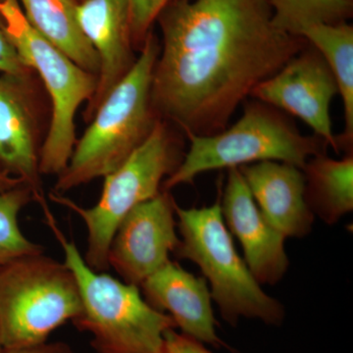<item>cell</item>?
I'll use <instances>...</instances> for the list:
<instances>
[{"instance_id": "obj_2", "label": "cell", "mask_w": 353, "mask_h": 353, "mask_svg": "<svg viewBox=\"0 0 353 353\" xmlns=\"http://www.w3.org/2000/svg\"><path fill=\"white\" fill-rule=\"evenodd\" d=\"M160 46L150 32L132 68L104 97L77 141L53 192L63 194L112 173L150 136L159 119L152 104L153 70Z\"/></svg>"}, {"instance_id": "obj_11", "label": "cell", "mask_w": 353, "mask_h": 353, "mask_svg": "<svg viewBox=\"0 0 353 353\" xmlns=\"http://www.w3.org/2000/svg\"><path fill=\"white\" fill-rule=\"evenodd\" d=\"M220 206L227 229L240 241L255 280L260 285L280 282L290 265L285 238L260 212L240 169H229Z\"/></svg>"}, {"instance_id": "obj_9", "label": "cell", "mask_w": 353, "mask_h": 353, "mask_svg": "<svg viewBox=\"0 0 353 353\" xmlns=\"http://www.w3.org/2000/svg\"><path fill=\"white\" fill-rule=\"evenodd\" d=\"M338 94L333 72L308 43L275 75L257 85L250 95L255 101L299 117L339 152L340 145L330 116V105Z\"/></svg>"}, {"instance_id": "obj_4", "label": "cell", "mask_w": 353, "mask_h": 353, "mask_svg": "<svg viewBox=\"0 0 353 353\" xmlns=\"http://www.w3.org/2000/svg\"><path fill=\"white\" fill-rule=\"evenodd\" d=\"M190 148L183 161L164 181L162 190L192 183L202 173L223 168H239L261 161L294 165L303 170L327 145L317 137L303 136L277 108L254 101L245 104L240 120L210 136L187 134Z\"/></svg>"}, {"instance_id": "obj_3", "label": "cell", "mask_w": 353, "mask_h": 353, "mask_svg": "<svg viewBox=\"0 0 353 353\" xmlns=\"http://www.w3.org/2000/svg\"><path fill=\"white\" fill-rule=\"evenodd\" d=\"M46 220L80 290L82 311L72 323L79 331L92 334L95 352L163 353L165 333L176 328L173 318L150 305L138 285L90 268L76 243L60 231L53 215Z\"/></svg>"}, {"instance_id": "obj_10", "label": "cell", "mask_w": 353, "mask_h": 353, "mask_svg": "<svg viewBox=\"0 0 353 353\" xmlns=\"http://www.w3.org/2000/svg\"><path fill=\"white\" fill-rule=\"evenodd\" d=\"M175 204L168 190L139 204L121 221L108 250V266L128 284L138 285L170 261L181 240Z\"/></svg>"}, {"instance_id": "obj_20", "label": "cell", "mask_w": 353, "mask_h": 353, "mask_svg": "<svg viewBox=\"0 0 353 353\" xmlns=\"http://www.w3.org/2000/svg\"><path fill=\"white\" fill-rule=\"evenodd\" d=\"M274 22L297 37L305 26L345 22L352 12V0H268Z\"/></svg>"}, {"instance_id": "obj_8", "label": "cell", "mask_w": 353, "mask_h": 353, "mask_svg": "<svg viewBox=\"0 0 353 353\" xmlns=\"http://www.w3.org/2000/svg\"><path fill=\"white\" fill-rule=\"evenodd\" d=\"M0 16L23 61L39 74L50 94L52 113L41 145L39 171L41 175L58 176L77 143V111L83 102L92 101L97 77L43 39L28 22L18 0H0Z\"/></svg>"}, {"instance_id": "obj_22", "label": "cell", "mask_w": 353, "mask_h": 353, "mask_svg": "<svg viewBox=\"0 0 353 353\" xmlns=\"http://www.w3.org/2000/svg\"><path fill=\"white\" fill-rule=\"evenodd\" d=\"M32 72L23 61L4 26L0 25V74L17 78H31Z\"/></svg>"}, {"instance_id": "obj_7", "label": "cell", "mask_w": 353, "mask_h": 353, "mask_svg": "<svg viewBox=\"0 0 353 353\" xmlns=\"http://www.w3.org/2000/svg\"><path fill=\"white\" fill-rule=\"evenodd\" d=\"M82 311L80 290L64 262L27 255L0 269V340L3 350L41 345Z\"/></svg>"}, {"instance_id": "obj_21", "label": "cell", "mask_w": 353, "mask_h": 353, "mask_svg": "<svg viewBox=\"0 0 353 353\" xmlns=\"http://www.w3.org/2000/svg\"><path fill=\"white\" fill-rule=\"evenodd\" d=\"M172 1L174 0H129L130 28L134 43L143 46L152 23Z\"/></svg>"}, {"instance_id": "obj_24", "label": "cell", "mask_w": 353, "mask_h": 353, "mask_svg": "<svg viewBox=\"0 0 353 353\" xmlns=\"http://www.w3.org/2000/svg\"><path fill=\"white\" fill-rule=\"evenodd\" d=\"M1 353H75L67 343H51L48 341L41 345H32V347L11 348L3 350Z\"/></svg>"}, {"instance_id": "obj_14", "label": "cell", "mask_w": 353, "mask_h": 353, "mask_svg": "<svg viewBox=\"0 0 353 353\" xmlns=\"http://www.w3.org/2000/svg\"><path fill=\"white\" fill-rule=\"evenodd\" d=\"M139 289L148 303L170 315L183 334L214 347H226L216 331L212 296L205 278L196 277L170 260L145 279Z\"/></svg>"}, {"instance_id": "obj_15", "label": "cell", "mask_w": 353, "mask_h": 353, "mask_svg": "<svg viewBox=\"0 0 353 353\" xmlns=\"http://www.w3.org/2000/svg\"><path fill=\"white\" fill-rule=\"evenodd\" d=\"M265 219L285 238H303L314 222L305 199L301 169L277 161L239 167Z\"/></svg>"}, {"instance_id": "obj_16", "label": "cell", "mask_w": 353, "mask_h": 353, "mask_svg": "<svg viewBox=\"0 0 353 353\" xmlns=\"http://www.w3.org/2000/svg\"><path fill=\"white\" fill-rule=\"evenodd\" d=\"M30 25L88 73L99 76V57L77 19L76 0H19Z\"/></svg>"}, {"instance_id": "obj_19", "label": "cell", "mask_w": 353, "mask_h": 353, "mask_svg": "<svg viewBox=\"0 0 353 353\" xmlns=\"http://www.w3.org/2000/svg\"><path fill=\"white\" fill-rule=\"evenodd\" d=\"M34 201L32 190L21 185L0 192V269L14 260L44 252V248L30 241L21 231L19 214Z\"/></svg>"}, {"instance_id": "obj_12", "label": "cell", "mask_w": 353, "mask_h": 353, "mask_svg": "<svg viewBox=\"0 0 353 353\" xmlns=\"http://www.w3.org/2000/svg\"><path fill=\"white\" fill-rule=\"evenodd\" d=\"M28 81L29 78L0 74V173L28 185L44 212L50 208L41 183V145Z\"/></svg>"}, {"instance_id": "obj_25", "label": "cell", "mask_w": 353, "mask_h": 353, "mask_svg": "<svg viewBox=\"0 0 353 353\" xmlns=\"http://www.w3.org/2000/svg\"><path fill=\"white\" fill-rule=\"evenodd\" d=\"M25 185L19 179L12 178L0 173V192L13 189L18 185Z\"/></svg>"}, {"instance_id": "obj_6", "label": "cell", "mask_w": 353, "mask_h": 353, "mask_svg": "<svg viewBox=\"0 0 353 353\" xmlns=\"http://www.w3.org/2000/svg\"><path fill=\"white\" fill-rule=\"evenodd\" d=\"M182 148L166 123L158 119L148 138L112 173L104 176L95 205L81 208L63 194L50 199L82 218L88 232L85 263L97 272L109 269L108 250L121 221L139 204L153 199L183 161Z\"/></svg>"}, {"instance_id": "obj_17", "label": "cell", "mask_w": 353, "mask_h": 353, "mask_svg": "<svg viewBox=\"0 0 353 353\" xmlns=\"http://www.w3.org/2000/svg\"><path fill=\"white\" fill-rule=\"evenodd\" d=\"M305 199L313 215L333 225L353 209L352 153L343 159H332L324 153L304 165Z\"/></svg>"}, {"instance_id": "obj_23", "label": "cell", "mask_w": 353, "mask_h": 353, "mask_svg": "<svg viewBox=\"0 0 353 353\" xmlns=\"http://www.w3.org/2000/svg\"><path fill=\"white\" fill-rule=\"evenodd\" d=\"M163 353H212L203 343L187 334L169 330L164 334Z\"/></svg>"}, {"instance_id": "obj_5", "label": "cell", "mask_w": 353, "mask_h": 353, "mask_svg": "<svg viewBox=\"0 0 353 353\" xmlns=\"http://www.w3.org/2000/svg\"><path fill=\"white\" fill-rule=\"evenodd\" d=\"M175 213L181 234L175 254L199 267L223 319L231 326H236L240 318L282 324L284 306L261 289L239 255L223 219L219 199L202 208H182L176 203Z\"/></svg>"}, {"instance_id": "obj_1", "label": "cell", "mask_w": 353, "mask_h": 353, "mask_svg": "<svg viewBox=\"0 0 353 353\" xmlns=\"http://www.w3.org/2000/svg\"><path fill=\"white\" fill-rule=\"evenodd\" d=\"M159 17L152 108L187 134L224 131L254 88L308 44L275 24L268 0H174Z\"/></svg>"}, {"instance_id": "obj_26", "label": "cell", "mask_w": 353, "mask_h": 353, "mask_svg": "<svg viewBox=\"0 0 353 353\" xmlns=\"http://www.w3.org/2000/svg\"><path fill=\"white\" fill-rule=\"evenodd\" d=\"M3 352V347H2L1 340H0V353Z\"/></svg>"}, {"instance_id": "obj_18", "label": "cell", "mask_w": 353, "mask_h": 353, "mask_svg": "<svg viewBox=\"0 0 353 353\" xmlns=\"http://www.w3.org/2000/svg\"><path fill=\"white\" fill-rule=\"evenodd\" d=\"M322 55L333 72L343 99L345 132L338 137L340 148H352L353 139V28L345 22L316 23L297 34Z\"/></svg>"}, {"instance_id": "obj_13", "label": "cell", "mask_w": 353, "mask_h": 353, "mask_svg": "<svg viewBox=\"0 0 353 353\" xmlns=\"http://www.w3.org/2000/svg\"><path fill=\"white\" fill-rule=\"evenodd\" d=\"M77 19L101 63L97 90L85 111L90 120L136 61L131 50L129 0H82L77 6Z\"/></svg>"}]
</instances>
